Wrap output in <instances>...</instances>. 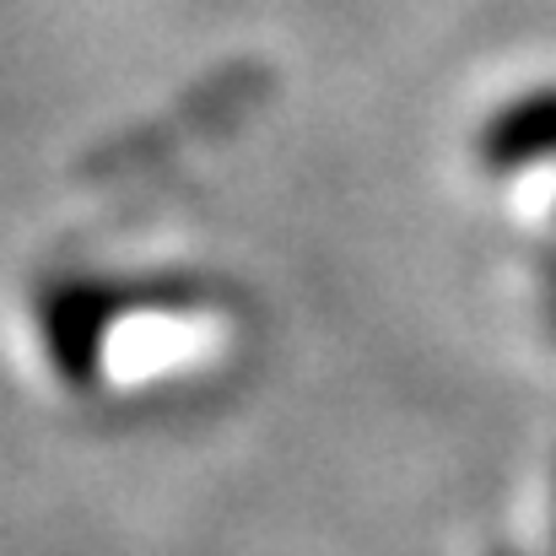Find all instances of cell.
I'll use <instances>...</instances> for the list:
<instances>
[{"label": "cell", "instance_id": "1", "mask_svg": "<svg viewBox=\"0 0 556 556\" xmlns=\"http://www.w3.org/2000/svg\"><path fill=\"white\" fill-rule=\"evenodd\" d=\"M205 292L200 281H92V276H71L60 287H49V298L38 303V330H43V352L60 368L71 389L98 383L103 363V341L114 330V319L136 314V308H200Z\"/></svg>", "mask_w": 556, "mask_h": 556}, {"label": "cell", "instance_id": "3", "mask_svg": "<svg viewBox=\"0 0 556 556\" xmlns=\"http://www.w3.org/2000/svg\"><path fill=\"white\" fill-rule=\"evenodd\" d=\"M546 308H552V325H556V260H552V281H546Z\"/></svg>", "mask_w": 556, "mask_h": 556}, {"label": "cell", "instance_id": "2", "mask_svg": "<svg viewBox=\"0 0 556 556\" xmlns=\"http://www.w3.org/2000/svg\"><path fill=\"white\" fill-rule=\"evenodd\" d=\"M481 163L492 174H530L556 163V87H535L514 103H503L481 125Z\"/></svg>", "mask_w": 556, "mask_h": 556}]
</instances>
